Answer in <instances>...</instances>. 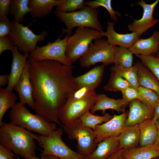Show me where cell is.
<instances>
[{"label": "cell", "instance_id": "cell-19", "mask_svg": "<svg viewBox=\"0 0 159 159\" xmlns=\"http://www.w3.org/2000/svg\"><path fill=\"white\" fill-rule=\"evenodd\" d=\"M129 103L122 98L115 99L108 97L104 94H97L95 102L90 110L93 114L98 111H102L105 114L108 109L122 113L125 112V108Z\"/></svg>", "mask_w": 159, "mask_h": 159}, {"label": "cell", "instance_id": "cell-45", "mask_svg": "<svg viewBox=\"0 0 159 159\" xmlns=\"http://www.w3.org/2000/svg\"><path fill=\"white\" fill-rule=\"evenodd\" d=\"M159 118V105L155 109L154 115L153 119L152 121L155 123L156 121Z\"/></svg>", "mask_w": 159, "mask_h": 159}, {"label": "cell", "instance_id": "cell-46", "mask_svg": "<svg viewBox=\"0 0 159 159\" xmlns=\"http://www.w3.org/2000/svg\"><path fill=\"white\" fill-rule=\"evenodd\" d=\"M158 131V137L154 145L159 146V118L155 122Z\"/></svg>", "mask_w": 159, "mask_h": 159}, {"label": "cell", "instance_id": "cell-41", "mask_svg": "<svg viewBox=\"0 0 159 159\" xmlns=\"http://www.w3.org/2000/svg\"><path fill=\"white\" fill-rule=\"evenodd\" d=\"M11 1V0H0V17L9 15Z\"/></svg>", "mask_w": 159, "mask_h": 159}, {"label": "cell", "instance_id": "cell-21", "mask_svg": "<svg viewBox=\"0 0 159 159\" xmlns=\"http://www.w3.org/2000/svg\"><path fill=\"white\" fill-rule=\"evenodd\" d=\"M119 148L118 136L108 138L97 144L95 149L86 158V159H108Z\"/></svg>", "mask_w": 159, "mask_h": 159}, {"label": "cell", "instance_id": "cell-26", "mask_svg": "<svg viewBox=\"0 0 159 159\" xmlns=\"http://www.w3.org/2000/svg\"><path fill=\"white\" fill-rule=\"evenodd\" d=\"M137 67L139 86L151 90L159 96V81L141 62L135 63Z\"/></svg>", "mask_w": 159, "mask_h": 159}, {"label": "cell", "instance_id": "cell-42", "mask_svg": "<svg viewBox=\"0 0 159 159\" xmlns=\"http://www.w3.org/2000/svg\"><path fill=\"white\" fill-rule=\"evenodd\" d=\"M15 157L11 150L0 143V159H14Z\"/></svg>", "mask_w": 159, "mask_h": 159}, {"label": "cell", "instance_id": "cell-28", "mask_svg": "<svg viewBox=\"0 0 159 159\" xmlns=\"http://www.w3.org/2000/svg\"><path fill=\"white\" fill-rule=\"evenodd\" d=\"M111 72H116L126 80L131 86L138 89L140 86L138 80V70L135 63L132 67L125 68L114 65L110 67Z\"/></svg>", "mask_w": 159, "mask_h": 159}, {"label": "cell", "instance_id": "cell-34", "mask_svg": "<svg viewBox=\"0 0 159 159\" xmlns=\"http://www.w3.org/2000/svg\"><path fill=\"white\" fill-rule=\"evenodd\" d=\"M84 0H61V2L56 6V11H58L70 13L84 8Z\"/></svg>", "mask_w": 159, "mask_h": 159}, {"label": "cell", "instance_id": "cell-17", "mask_svg": "<svg viewBox=\"0 0 159 159\" xmlns=\"http://www.w3.org/2000/svg\"><path fill=\"white\" fill-rule=\"evenodd\" d=\"M128 49L133 54L155 56L159 51V32L154 31L148 38L138 39Z\"/></svg>", "mask_w": 159, "mask_h": 159}, {"label": "cell", "instance_id": "cell-43", "mask_svg": "<svg viewBox=\"0 0 159 159\" xmlns=\"http://www.w3.org/2000/svg\"><path fill=\"white\" fill-rule=\"evenodd\" d=\"M123 150L119 148L108 159H127L122 155Z\"/></svg>", "mask_w": 159, "mask_h": 159}, {"label": "cell", "instance_id": "cell-10", "mask_svg": "<svg viewBox=\"0 0 159 159\" xmlns=\"http://www.w3.org/2000/svg\"><path fill=\"white\" fill-rule=\"evenodd\" d=\"M70 36L66 35L61 38V35L54 42H50L46 45L37 46L29 56V59L35 61L49 60L55 61L63 64H72L67 58L66 49L68 39Z\"/></svg>", "mask_w": 159, "mask_h": 159}, {"label": "cell", "instance_id": "cell-36", "mask_svg": "<svg viewBox=\"0 0 159 159\" xmlns=\"http://www.w3.org/2000/svg\"><path fill=\"white\" fill-rule=\"evenodd\" d=\"M142 64L147 67L159 81V57L155 56L135 55Z\"/></svg>", "mask_w": 159, "mask_h": 159}, {"label": "cell", "instance_id": "cell-12", "mask_svg": "<svg viewBox=\"0 0 159 159\" xmlns=\"http://www.w3.org/2000/svg\"><path fill=\"white\" fill-rule=\"evenodd\" d=\"M128 113L125 112L119 115L114 114L108 121L97 126L94 130L97 145L104 140L110 138L118 137L125 127V123Z\"/></svg>", "mask_w": 159, "mask_h": 159}, {"label": "cell", "instance_id": "cell-16", "mask_svg": "<svg viewBox=\"0 0 159 159\" xmlns=\"http://www.w3.org/2000/svg\"><path fill=\"white\" fill-rule=\"evenodd\" d=\"M115 24L114 22H108L107 31L100 32L103 37L107 38V41L110 44L129 49L139 39L140 36L135 33L122 34L117 32L114 29Z\"/></svg>", "mask_w": 159, "mask_h": 159}, {"label": "cell", "instance_id": "cell-27", "mask_svg": "<svg viewBox=\"0 0 159 159\" xmlns=\"http://www.w3.org/2000/svg\"><path fill=\"white\" fill-rule=\"evenodd\" d=\"M29 0H11L9 14L14 18V20L22 23L25 16L30 12Z\"/></svg>", "mask_w": 159, "mask_h": 159}, {"label": "cell", "instance_id": "cell-2", "mask_svg": "<svg viewBox=\"0 0 159 159\" xmlns=\"http://www.w3.org/2000/svg\"><path fill=\"white\" fill-rule=\"evenodd\" d=\"M38 135L10 122L0 126V143L25 159L36 156Z\"/></svg>", "mask_w": 159, "mask_h": 159}, {"label": "cell", "instance_id": "cell-14", "mask_svg": "<svg viewBox=\"0 0 159 159\" xmlns=\"http://www.w3.org/2000/svg\"><path fill=\"white\" fill-rule=\"evenodd\" d=\"M129 105V110L125 123V127L139 124L153 119L155 110L148 107L139 100H133Z\"/></svg>", "mask_w": 159, "mask_h": 159}, {"label": "cell", "instance_id": "cell-9", "mask_svg": "<svg viewBox=\"0 0 159 159\" xmlns=\"http://www.w3.org/2000/svg\"><path fill=\"white\" fill-rule=\"evenodd\" d=\"M12 26L9 36L18 49L24 53L30 54L34 50L38 43L41 42L48 35L47 32L43 31L39 34H35L29 26L22 23L11 21Z\"/></svg>", "mask_w": 159, "mask_h": 159}, {"label": "cell", "instance_id": "cell-35", "mask_svg": "<svg viewBox=\"0 0 159 159\" xmlns=\"http://www.w3.org/2000/svg\"><path fill=\"white\" fill-rule=\"evenodd\" d=\"M111 3V0L85 1L84 2L85 6L92 8H97L99 6L105 8L108 11L111 19L115 22H117L118 20L117 16H120L121 15L120 12L114 10L112 7Z\"/></svg>", "mask_w": 159, "mask_h": 159}, {"label": "cell", "instance_id": "cell-15", "mask_svg": "<svg viewBox=\"0 0 159 159\" xmlns=\"http://www.w3.org/2000/svg\"><path fill=\"white\" fill-rule=\"evenodd\" d=\"M29 64L27 60L21 75L14 88L18 94L20 102L34 110L33 89L29 74Z\"/></svg>", "mask_w": 159, "mask_h": 159}, {"label": "cell", "instance_id": "cell-20", "mask_svg": "<svg viewBox=\"0 0 159 159\" xmlns=\"http://www.w3.org/2000/svg\"><path fill=\"white\" fill-rule=\"evenodd\" d=\"M105 66L103 64L97 66L86 73L74 77V82L78 88L86 87L95 90L101 82Z\"/></svg>", "mask_w": 159, "mask_h": 159}, {"label": "cell", "instance_id": "cell-3", "mask_svg": "<svg viewBox=\"0 0 159 159\" xmlns=\"http://www.w3.org/2000/svg\"><path fill=\"white\" fill-rule=\"evenodd\" d=\"M9 118L10 122L41 135L48 136L57 129L56 123L49 122L37 114H32L20 102L11 108Z\"/></svg>", "mask_w": 159, "mask_h": 159}, {"label": "cell", "instance_id": "cell-11", "mask_svg": "<svg viewBox=\"0 0 159 159\" xmlns=\"http://www.w3.org/2000/svg\"><path fill=\"white\" fill-rule=\"evenodd\" d=\"M97 94L95 92L83 99L67 101L59 112L60 122L64 125L80 118L94 105Z\"/></svg>", "mask_w": 159, "mask_h": 159}, {"label": "cell", "instance_id": "cell-37", "mask_svg": "<svg viewBox=\"0 0 159 159\" xmlns=\"http://www.w3.org/2000/svg\"><path fill=\"white\" fill-rule=\"evenodd\" d=\"M95 92V90L86 87H81L72 93L67 101H73L83 99Z\"/></svg>", "mask_w": 159, "mask_h": 159}, {"label": "cell", "instance_id": "cell-25", "mask_svg": "<svg viewBox=\"0 0 159 159\" xmlns=\"http://www.w3.org/2000/svg\"><path fill=\"white\" fill-rule=\"evenodd\" d=\"M138 125L140 133L139 146L154 144L158 137V131L155 123L150 119L140 123Z\"/></svg>", "mask_w": 159, "mask_h": 159}, {"label": "cell", "instance_id": "cell-32", "mask_svg": "<svg viewBox=\"0 0 159 159\" xmlns=\"http://www.w3.org/2000/svg\"><path fill=\"white\" fill-rule=\"evenodd\" d=\"M138 89V100L148 107L155 110L159 105V96L153 91L140 86Z\"/></svg>", "mask_w": 159, "mask_h": 159}, {"label": "cell", "instance_id": "cell-8", "mask_svg": "<svg viewBox=\"0 0 159 159\" xmlns=\"http://www.w3.org/2000/svg\"><path fill=\"white\" fill-rule=\"evenodd\" d=\"M115 46L110 44L107 40L101 38L95 40L90 45L85 54L80 59V66L89 68L98 63L105 66L114 63Z\"/></svg>", "mask_w": 159, "mask_h": 159}, {"label": "cell", "instance_id": "cell-49", "mask_svg": "<svg viewBox=\"0 0 159 159\" xmlns=\"http://www.w3.org/2000/svg\"><path fill=\"white\" fill-rule=\"evenodd\" d=\"M157 57H159V51L158 53L157 54Z\"/></svg>", "mask_w": 159, "mask_h": 159}, {"label": "cell", "instance_id": "cell-1", "mask_svg": "<svg viewBox=\"0 0 159 159\" xmlns=\"http://www.w3.org/2000/svg\"><path fill=\"white\" fill-rule=\"evenodd\" d=\"M29 74L37 114L62 127L58 114L69 96L78 88L74 82L72 64L52 60L29 59Z\"/></svg>", "mask_w": 159, "mask_h": 159}, {"label": "cell", "instance_id": "cell-33", "mask_svg": "<svg viewBox=\"0 0 159 159\" xmlns=\"http://www.w3.org/2000/svg\"><path fill=\"white\" fill-rule=\"evenodd\" d=\"M131 86L125 79L117 73L111 72L109 80L104 87L105 91L122 92L126 88Z\"/></svg>", "mask_w": 159, "mask_h": 159}, {"label": "cell", "instance_id": "cell-29", "mask_svg": "<svg viewBox=\"0 0 159 159\" xmlns=\"http://www.w3.org/2000/svg\"><path fill=\"white\" fill-rule=\"evenodd\" d=\"M133 54L128 48L115 46V65L125 68L132 67L133 66Z\"/></svg>", "mask_w": 159, "mask_h": 159}, {"label": "cell", "instance_id": "cell-30", "mask_svg": "<svg viewBox=\"0 0 159 159\" xmlns=\"http://www.w3.org/2000/svg\"><path fill=\"white\" fill-rule=\"evenodd\" d=\"M17 97L15 93L9 91L6 88L0 89V126L3 123L2 120L5 112L16 104Z\"/></svg>", "mask_w": 159, "mask_h": 159}, {"label": "cell", "instance_id": "cell-24", "mask_svg": "<svg viewBox=\"0 0 159 159\" xmlns=\"http://www.w3.org/2000/svg\"><path fill=\"white\" fill-rule=\"evenodd\" d=\"M140 136L138 124L125 127L118 136L119 148L125 150L137 147L139 144Z\"/></svg>", "mask_w": 159, "mask_h": 159}, {"label": "cell", "instance_id": "cell-44", "mask_svg": "<svg viewBox=\"0 0 159 159\" xmlns=\"http://www.w3.org/2000/svg\"><path fill=\"white\" fill-rule=\"evenodd\" d=\"M9 81V74H6L0 76V86H4L8 84Z\"/></svg>", "mask_w": 159, "mask_h": 159}, {"label": "cell", "instance_id": "cell-48", "mask_svg": "<svg viewBox=\"0 0 159 159\" xmlns=\"http://www.w3.org/2000/svg\"><path fill=\"white\" fill-rule=\"evenodd\" d=\"M48 156V159H60L59 158L52 155H47Z\"/></svg>", "mask_w": 159, "mask_h": 159}, {"label": "cell", "instance_id": "cell-4", "mask_svg": "<svg viewBox=\"0 0 159 159\" xmlns=\"http://www.w3.org/2000/svg\"><path fill=\"white\" fill-rule=\"evenodd\" d=\"M99 9L88 6L81 10L70 13L62 12L55 11L56 16L65 25L66 28L62 32L71 35L75 27H86L99 32L102 31V27L98 18Z\"/></svg>", "mask_w": 159, "mask_h": 159}, {"label": "cell", "instance_id": "cell-38", "mask_svg": "<svg viewBox=\"0 0 159 159\" xmlns=\"http://www.w3.org/2000/svg\"><path fill=\"white\" fill-rule=\"evenodd\" d=\"M122 99L129 103L139 99L138 89L132 86H129L122 92Z\"/></svg>", "mask_w": 159, "mask_h": 159}, {"label": "cell", "instance_id": "cell-22", "mask_svg": "<svg viewBox=\"0 0 159 159\" xmlns=\"http://www.w3.org/2000/svg\"><path fill=\"white\" fill-rule=\"evenodd\" d=\"M122 155L127 159H153L159 157V146L154 144L123 150Z\"/></svg>", "mask_w": 159, "mask_h": 159}, {"label": "cell", "instance_id": "cell-6", "mask_svg": "<svg viewBox=\"0 0 159 159\" xmlns=\"http://www.w3.org/2000/svg\"><path fill=\"white\" fill-rule=\"evenodd\" d=\"M63 131V128L59 127L48 136L38 135L37 141L43 149L41 155L53 156L60 159H86L64 142L61 137Z\"/></svg>", "mask_w": 159, "mask_h": 159}, {"label": "cell", "instance_id": "cell-23", "mask_svg": "<svg viewBox=\"0 0 159 159\" xmlns=\"http://www.w3.org/2000/svg\"><path fill=\"white\" fill-rule=\"evenodd\" d=\"M61 1V0H29V13L33 18L45 17Z\"/></svg>", "mask_w": 159, "mask_h": 159}, {"label": "cell", "instance_id": "cell-18", "mask_svg": "<svg viewBox=\"0 0 159 159\" xmlns=\"http://www.w3.org/2000/svg\"><path fill=\"white\" fill-rule=\"evenodd\" d=\"M12 53L13 60L11 72L9 74V81L6 88L10 92H12L15 86L19 80L29 54H21L19 52L16 47Z\"/></svg>", "mask_w": 159, "mask_h": 159}, {"label": "cell", "instance_id": "cell-7", "mask_svg": "<svg viewBox=\"0 0 159 159\" xmlns=\"http://www.w3.org/2000/svg\"><path fill=\"white\" fill-rule=\"evenodd\" d=\"M62 127L69 139H75L77 141V148L79 154L86 156L96 148L94 131L83 125L80 118L63 125Z\"/></svg>", "mask_w": 159, "mask_h": 159}, {"label": "cell", "instance_id": "cell-39", "mask_svg": "<svg viewBox=\"0 0 159 159\" xmlns=\"http://www.w3.org/2000/svg\"><path fill=\"white\" fill-rule=\"evenodd\" d=\"M12 26V21L7 16L0 17V37L9 36Z\"/></svg>", "mask_w": 159, "mask_h": 159}, {"label": "cell", "instance_id": "cell-5", "mask_svg": "<svg viewBox=\"0 0 159 159\" xmlns=\"http://www.w3.org/2000/svg\"><path fill=\"white\" fill-rule=\"evenodd\" d=\"M100 32L86 27L77 28L70 36L66 49V57L71 64L75 62L86 52L93 41L102 38Z\"/></svg>", "mask_w": 159, "mask_h": 159}, {"label": "cell", "instance_id": "cell-50", "mask_svg": "<svg viewBox=\"0 0 159 159\" xmlns=\"http://www.w3.org/2000/svg\"><path fill=\"white\" fill-rule=\"evenodd\" d=\"M153 159H159V157H157V158H155Z\"/></svg>", "mask_w": 159, "mask_h": 159}, {"label": "cell", "instance_id": "cell-47", "mask_svg": "<svg viewBox=\"0 0 159 159\" xmlns=\"http://www.w3.org/2000/svg\"><path fill=\"white\" fill-rule=\"evenodd\" d=\"M42 157L41 158H38L36 156L33 157L30 159H48V156L47 155H41ZM16 159H20L19 157L17 156Z\"/></svg>", "mask_w": 159, "mask_h": 159}, {"label": "cell", "instance_id": "cell-40", "mask_svg": "<svg viewBox=\"0 0 159 159\" xmlns=\"http://www.w3.org/2000/svg\"><path fill=\"white\" fill-rule=\"evenodd\" d=\"M16 47L9 36L0 37V55L6 50H10L12 52Z\"/></svg>", "mask_w": 159, "mask_h": 159}, {"label": "cell", "instance_id": "cell-31", "mask_svg": "<svg viewBox=\"0 0 159 159\" xmlns=\"http://www.w3.org/2000/svg\"><path fill=\"white\" fill-rule=\"evenodd\" d=\"M113 117L109 113H105L102 116L94 115L89 110L81 116L80 119L83 125L94 130L97 126L108 121Z\"/></svg>", "mask_w": 159, "mask_h": 159}, {"label": "cell", "instance_id": "cell-13", "mask_svg": "<svg viewBox=\"0 0 159 159\" xmlns=\"http://www.w3.org/2000/svg\"><path fill=\"white\" fill-rule=\"evenodd\" d=\"M159 2V0H157L151 4H147L143 0H141L133 4L141 6L143 9V14L141 18L138 20L131 17L134 21L128 25L129 31L136 33L140 36L148 29L155 25L159 21V19L154 18L153 13L155 8Z\"/></svg>", "mask_w": 159, "mask_h": 159}]
</instances>
